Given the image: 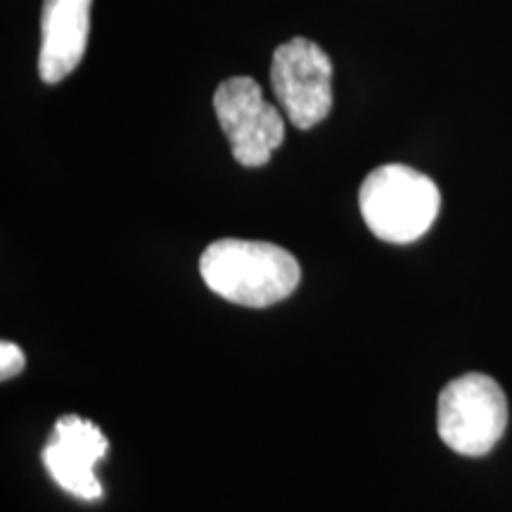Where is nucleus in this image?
Listing matches in <instances>:
<instances>
[{
    "mask_svg": "<svg viewBox=\"0 0 512 512\" xmlns=\"http://www.w3.org/2000/svg\"><path fill=\"white\" fill-rule=\"evenodd\" d=\"M200 273L211 292L249 309L285 302L302 280L299 261L287 249L235 238L211 242L200 259Z\"/></svg>",
    "mask_w": 512,
    "mask_h": 512,
    "instance_id": "obj_1",
    "label": "nucleus"
},
{
    "mask_svg": "<svg viewBox=\"0 0 512 512\" xmlns=\"http://www.w3.org/2000/svg\"><path fill=\"white\" fill-rule=\"evenodd\" d=\"M358 207L375 238L408 245L437 221L441 192L430 176L411 166L384 164L366 176L358 190Z\"/></svg>",
    "mask_w": 512,
    "mask_h": 512,
    "instance_id": "obj_2",
    "label": "nucleus"
},
{
    "mask_svg": "<svg viewBox=\"0 0 512 512\" xmlns=\"http://www.w3.org/2000/svg\"><path fill=\"white\" fill-rule=\"evenodd\" d=\"M508 427V399L494 377L467 373L441 389L437 430L451 451L482 458L494 448Z\"/></svg>",
    "mask_w": 512,
    "mask_h": 512,
    "instance_id": "obj_3",
    "label": "nucleus"
},
{
    "mask_svg": "<svg viewBox=\"0 0 512 512\" xmlns=\"http://www.w3.org/2000/svg\"><path fill=\"white\" fill-rule=\"evenodd\" d=\"M214 110L238 164L249 169L266 166L283 145V114L266 102L261 86L249 76H230L223 81L214 93Z\"/></svg>",
    "mask_w": 512,
    "mask_h": 512,
    "instance_id": "obj_4",
    "label": "nucleus"
},
{
    "mask_svg": "<svg viewBox=\"0 0 512 512\" xmlns=\"http://www.w3.org/2000/svg\"><path fill=\"white\" fill-rule=\"evenodd\" d=\"M271 86L285 117L309 131L332 110V62L328 53L304 36L275 48Z\"/></svg>",
    "mask_w": 512,
    "mask_h": 512,
    "instance_id": "obj_5",
    "label": "nucleus"
},
{
    "mask_svg": "<svg viewBox=\"0 0 512 512\" xmlns=\"http://www.w3.org/2000/svg\"><path fill=\"white\" fill-rule=\"evenodd\" d=\"M110 451V441L95 422L79 415H64L55 422L46 448L43 465L60 489L81 501H100L102 484L95 477V465Z\"/></svg>",
    "mask_w": 512,
    "mask_h": 512,
    "instance_id": "obj_6",
    "label": "nucleus"
},
{
    "mask_svg": "<svg viewBox=\"0 0 512 512\" xmlns=\"http://www.w3.org/2000/svg\"><path fill=\"white\" fill-rule=\"evenodd\" d=\"M93 0H43L38 76L60 83L79 67L88 46Z\"/></svg>",
    "mask_w": 512,
    "mask_h": 512,
    "instance_id": "obj_7",
    "label": "nucleus"
},
{
    "mask_svg": "<svg viewBox=\"0 0 512 512\" xmlns=\"http://www.w3.org/2000/svg\"><path fill=\"white\" fill-rule=\"evenodd\" d=\"M24 366H27V358H24L22 349L12 342L0 344V377L3 380H12L22 373Z\"/></svg>",
    "mask_w": 512,
    "mask_h": 512,
    "instance_id": "obj_8",
    "label": "nucleus"
}]
</instances>
